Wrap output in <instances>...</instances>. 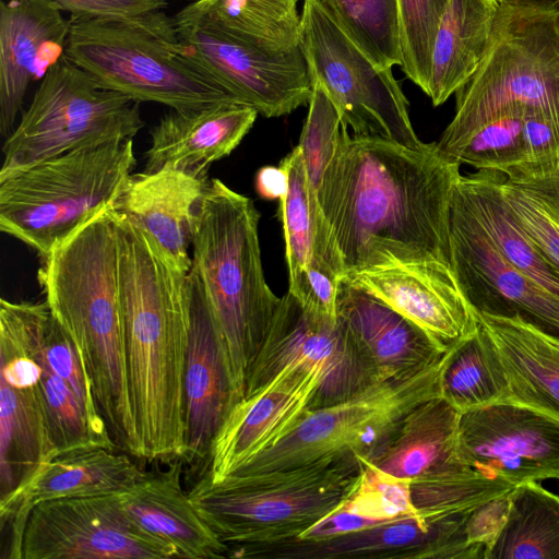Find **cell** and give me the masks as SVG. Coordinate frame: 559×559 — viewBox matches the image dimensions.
<instances>
[{
    "label": "cell",
    "mask_w": 559,
    "mask_h": 559,
    "mask_svg": "<svg viewBox=\"0 0 559 559\" xmlns=\"http://www.w3.org/2000/svg\"><path fill=\"white\" fill-rule=\"evenodd\" d=\"M449 0H397L401 68L408 80L428 92L435 38Z\"/></svg>",
    "instance_id": "obj_43"
},
{
    "label": "cell",
    "mask_w": 559,
    "mask_h": 559,
    "mask_svg": "<svg viewBox=\"0 0 559 559\" xmlns=\"http://www.w3.org/2000/svg\"><path fill=\"white\" fill-rule=\"evenodd\" d=\"M299 47L311 82L322 85L356 135L386 139L423 150L408 100L392 69L378 66L346 33L321 0H302Z\"/></svg>",
    "instance_id": "obj_10"
},
{
    "label": "cell",
    "mask_w": 559,
    "mask_h": 559,
    "mask_svg": "<svg viewBox=\"0 0 559 559\" xmlns=\"http://www.w3.org/2000/svg\"><path fill=\"white\" fill-rule=\"evenodd\" d=\"M514 487L472 469L414 479L411 493L417 513L433 524L465 514Z\"/></svg>",
    "instance_id": "obj_39"
},
{
    "label": "cell",
    "mask_w": 559,
    "mask_h": 559,
    "mask_svg": "<svg viewBox=\"0 0 559 559\" xmlns=\"http://www.w3.org/2000/svg\"><path fill=\"white\" fill-rule=\"evenodd\" d=\"M500 3H516L528 5H543V7H557L559 8V0H498Z\"/></svg>",
    "instance_id": "obj_49"
},
{
    "label": "cell",
    "mask_w": 559,
    "mask_h": 559,
    "mask_svg": "<svg viewBox=\"0 0 559 559\" xmlns=\"http://www.w3.org/2000/svg\"><path fill=\"white\" fill-rule=\"evenodd\" d=\"M174 21L190 60L241 105L265 118H276L309 103L312 85L300 47L267 49L183 9Z\"/></svg>",
    "instance_id": "obj_12"
},
{
    "label": "cell",
    "mask_w": 559,
    "mask_h": 559,
    "mask_svg": "<svg viewBox=\"0 0 559 559\" xmlns=\"http://www.w3.org/2000/svg\"><path fill=\"white\" fill-rule=\"evenodd\" d=\"M301 0H195L185 8L251 44L288 50L299 47Z\"/></svg>",
    "instance_id": "obj_35"
},
{
    "label": "cell",
    "mask_w": 559,
    "mask_h": 559,
    "mask_svg": "<svg viewBox=\"0 0 559 559\" xmlns=\"http://www.w3.org/2000/svg\"><path fill=\"white\" fill-rule=\"evenodd\" d=\"M258 115L254 108L240 104L170 109L151 129L144 171L170 168L209 178L210 166L240 144Z\"/></svg>",
    "instance_id": "obj_25"
},
{
    "label": "cell",
    "mask_w": 559,
    "mask_h": 559,
    "mask_svg": "<svg viewBox=\"0 0 559 559\" xmlns=\"http://www.w3.org/2000/svg\"><path fill=\"white\" fill-rule=\"evenodd\" d=\"M460 166L436 143L415 150L348 133L317 192L345 274L425 260L451 264Z\"/></svg>",
    "instance_id": "obj_1"
},
{
    "label": "cell",
    "mask_w": 559,
    "mask_h": 559,
    "mask_svg": "<svg viewBox=\"0 0 559 559\" xmlns=\"http://www.w3.org/2000/svg\"><path fill=\"white\" fill-rule=\"evenodd\" d=\"M358 459L360 471L355 484L320 522L325 536H340L404 518H421L412 501L409 479Z\"/></svg>",
    "instance_id": "obj_34"
},
{
    "label": "cell",
    "mask_w": 559,
    "mask_h": 559,
    "mask_svg": "<svg viewBox=\"0 0 559 559\" xmlns=\"http://www.w3.org/2000/svg\"><path fill=\"white\" fill-rule=\"evenodd\" d=\"M0 501L22 488L58 454L40 392V364L31 323L0 316Z\"/></svg>",
    "instance_id": "obj_15"
},
{
    "label": "cell",
    "mask_w": 559,
    "mask_h": 559,
    "mask_svg": "<svg viewBox=\"0 0 559 559\" xmlns=\"http://www.w3.org/2000/svg\"><path fill=\"white\" fill-rule=\"evenodd\" d=\"M346 33L380 67L401 66L397 0H321Z\"/></svg>",
    "instance_id": "obj_40"
},
{
    "label": "cell",
    "mask_w": 559,
    "mask_h": 559,
    "mask_svg": "<svg viewBox=\"0 0 559 559\" xmlns=\"http://www.w3.org/2000/svg\"><path fill=\"white\" fill-rule=\"evenodd\" d=\"M343 277L389 305L443 346L449 347L478 329L476 312L451 264L414 261L355 271Z\"/></svg>",
    "instance_id": "obj_19"
},
{
    "label": "cell",
    "mask_w": 559,
    "mask_h": 559,
    "mask_svg": "<svg viewBox=\"0 0 559 559\" xmlns=\"http://www.w3.org/2000/svg\"><path fill=\"white\" fill-rule=\"evenodd\" d=\"M460 450L474 471L513 486L559 479V420L510 399L461 414Z\"/></svg>",
    "instance_id": "obj_16"
},
{
    "label": "cell",
    "mask_w": 559,
    "mask_h": 559,
    "mask_svg": "<svg viewBox=\"0 0 559 559\" xmlns=\"http://www.w3.org/2000/svg\"><path fill=\"white\" fill-rule=\"evenodd\" d=\"M287 189L288 176L281 165L277 167L264 166L258 170L255 190L261 198L280 201L287 193Z\"/></svg>",
    "instance_id": "obj_48"
},
{
    "label": "cell",
    "mask_w": 559,
    "mask_h": 559,
    "mask_svg": "<svg viewBox=\"0 0 559 559\" xmlns=\"http://www.w3.org/2000/svg\"><path fill=\"white\" fill-rule=\"evenodd\" d=\"M523 141L527 160L523 178L546 176L559 169V120L537 111H524Z\"/></svg>",
    "instance_id": "obj_44"
},
{
    "label": "cell",
    "mask_w": 559,
    "mask_h": 559,
    "mask_svg": "<svg viewBox=\"0 0 559 559\" xmlns=\"http://www.w3.org/2000/svg\"><path fill=\"white\" fill-rule=\"evenodd\" d=\"M503 178V174L493 170L461 175L454 194L507 261L559 296V270L533 242L512 214L501 189Z\"/></svg>",
    "instance_id": "obj_31"
},
{
    "label": "cell",
    "mask_w": 559,
    "mask_h": 559,
    "mask_svg": "<svg viewBox=\"0 0 559 559\" xmlns=\"http://www.w3.org/2000/svg\"><path fill=\"white\" fill-rule=\"evenodd\" d=\"M311 85L308 114L298 145L308 179L317 193L348 134V127L322 85L318 82H311Z\"/></svg>",
    "instance_id": "obj_42"
},
{
    "label": "cell",
    "mask_w": 559,
    "mask_h": 559,
    "mask_svg": "<svg viewBox=\"0 0 559 559\" xmlns=\"http://www.w3.org/2000/svg\"><path fill=\"white\" fill-rule=\"evenodd\" d=\"M70 17L134 19L163 11L167 0H53Z\"/></svg>",
    "instance_id": "obj_47"
},
{
    "label": "cell",
    "mask_w": 559,
    "mask_h": 559,
    "mask_svg": "<svg viewBox=\"0 0 559 559\" xmlns=\"http://www.w3.org/2000/svg\"><path fill=\"white\" fill-rule=\"evenodd\" d=\"M440 393L461 414L508 399L503 368L479 324L449 347Z\"/></svg>",
    "instance_id": "obj_36"
},
{
    "label": "cell",
    "mask_w": 559,
    "mask_h": 559,
    "mask_svg": "<svg viewBox=\"0 0 559 559\" xmlns=\"http://www.w3.org/2000/svg\"><path fill=\"white\" fill-rule=\"evenodd\" d=\"M467 513L438 523L404 518L325 538L288 540L230 550L229 557L261 559H457Z\"/></svg>",
    "instance_id": "obj_20"
},
{
    "label": "cell",
    "mask_w": 559,
    "mask_h": 559,
    "mask_svg": "<svg viewBox=\"0 0 559 559\" xmlns=\"http://www.w3.org/2000/svg\"><path fill=\"white\" fill-rule=\"evenodd\" d=\"M509 492L478 506L466 518V542L477 559H486L503 527L510 503Z\"/></svg>",
    "instance_id": "obj_46"
},
{
    "label": "cell",
    "mask_w": 559,
    "mask_h": 559,
    "mask_svg": "<svg viewBox=\"0 0 559 559\" xmlns=\"http://www.w3.org/2000/svg\"><path fill=\"white\" fill-rule=\"evenodd\" d=\"M336 318L378 382L409 379L438 362L450 347L343 276Z\"/></svg>",
    "instance_id": "obj_21"
},
{
    "label": "cell",
    "mask_w": 559,
    "mask_h": 559,
    "mask_svg": "<svg viewBox=\"0 0 559 559\" xmlns=\"http://www.w3.org/2000/svg\"><path fill=\"white\" fill-rule=\"evenodd\" d=\"M70 19L53 0L0 3V133L15 128L29 83L64 55Z\"/></svg>",
    "instance_id": "obj_22"
},
{
    "label": "cell",
    "mask_w": 559,
    "mask_h": 559,
    "mask_svg": "<svg viewBox=\"0 0 559 559\" xmlns=\"http://www.w3.org/2000/svg\"><path fill=\"white\" fill-rule=\"evenodd\" d=\"M136 164L133 139L76 150L0 180V230L44 259L111 205Z\"/></svg>",
    "instance_id": "obj_8"
},
{
    "label": "cell",
    "mask_w": 559,
    "mask_h": 559,
    "mask_svg": "<svg viewBox=\"0 0 559 559\" xmlns=\"http://www.w3.org/2000/svg\"><path fill=\"white\" fill-rule=\"evenodd\" d=\"M500 2L449 0L435 38L427 96L445 103L476 72L488 48Z\"/></svg>",
    "instance_id": "obj_30"
},
{
    "label": "cell",
    "mask_w": 559,
    "mask_h": 559,
    "mask_svg": "<svg viewBox=\"0 0 559 559\" xmlns=\"http://www.w3.org/2000/svg\"><path fill=\"white\" fill-rule=\"evenodd\" d=\"M111 214L136 457L182 460L185 373L191 325L189 272L126 215Z\"/></svg>",
    "instance_id": "obj_2"
},
{
    "label": "cell",
    "mask_w": 559,
    "mask_h": 559,
    "mask_svg": "<svg viewBox=\"0 0 559 559\" xmlns=\"http://www.w3.org/2000/svg\"><path fill=\"white\" fill-rule=\"evenodd\" d=\"M189 283L191 325L185 373L186 444L181 461L192 464L209 459L235 400L212 312L192 269Z\"/></svg>",
    "instance_id": "obj_23"
},
{
    "label": "cell",
    "mask_w": 559,
    "mask_h": 559,
    "mask_svg": "<svg viewBox=\"0 0 559 559\" xmlns=\"http://www.w3.org/2000/svg\"><path fill=\"white\" fill-rule=\"evenodd\" d=\"M475 312L503 368L508 399L559 420V336L521 314Z\"/></svg>",
    "instance_id": "obj_28"
},
{
    "label": "cell",
    "mask_w": 559,
    "mask_h": 559,
    "mask_svg": "<svg viewBox=\"0 0 559 559\" xmlns=\"http://www.w3.org/2000/svg\"><path fill=\"white\" fill-rule=\"evenodd\" d=\"M145 472L128 455L96 448L59 453L41 464L32 478L4 501H0L2 526L9 523L8 558L21 559L22 539L32 509L40 502L121 493Z\"/></svg>",
    "instance_id": "obj_24"
},
{
    "label": "cell",
    "mask_w": 559,
    "mask_h": 559,
    "mask_svg": "<svg viewBox=\"0 0 559 559\" xmlns=\"http://www.w3.org/2000/svg\"><path fill=\"white\" fill-rule=\"evenodd\" d=\"M111 205L94 214L41 259L38 282L50 312L76 348L116 444L136 456Z\"/></svg>",
    "instance_id": "obj_3"
},
{
    "label": "cell",
    "mask_w": 559,
    "mask_h": 559,
    "mask_svg": "<svg viewBox=\"0 0 559 559\" xmlns=\"http://www.w3.org/2000/svg\"><path fill=\"white\" fill-rule=\"evenodd\" d=\"M523 115L516 110L493 117L440 153L459 165L499 171L507 179L523 178L527 170Z\"/></svg>",
    "instance_id": "obj_38"
},
{
    "label": "cell",
    "mask_w": 559,
    "mask_h": 559,
    "mask_svg": "<svg viewBox=\"0 0 559 559\" xmlns=\"http://www.w3.org/2000/svg\"><path fill=\"white\" fill-rule=\"evenodd\" d=\"M360 471L356 454L292 468L229 475L212 483L206 475L189 492L199 514L229 550L298 537L349 492Z\"/></svg>",
    "instance_id": "obj_6"
},
{
    "label": "cell",
    "mask_w": 559,
    "mask_h": 559,
    "mask_svg": "<svg viewBox=\"0 0 559 559\" xmlns=\"http://www.w3.org/2000/svg\"><path fill=\"white\" fill-rule=\"evenodd\" d=\"M179 558L164 539L138 524L120 493L48 500L26 521L21 559Z\"/></svg>",
    "instance_id": "obj_14"
},
{
    "label": "cell",
    "mask_w": 559,
    "mask_h": 559,
    "mask_svg": "<svg viewBox=\"0 0 559 559\" xmlns=\"http://www.w3.org/2000/svg\"><path fill=\"white\" fill-rule=\"evenodd\" d=\"M295 368L321 379L310 412L347 401L379 383L337 319L307 310L287 292L249 369L243 396Z\"/></svg>",
    "instance_id": "obj_13"
},
{
    "label": "cell",
    "mask_w": 559,
    "mask_h": 559,
    "mask_svg": "<svg viewBox=\"0 0 559 559\" xmlns=\"http://www.w3.org/2000/svg\"><path fill=\"white\" fill-rule=\"evenodd\" d=\"M210 180L170 168L131 174L112 209L147 230L189 272L195 217Z\"/></svg>",
    "instance_id": "obj_26"
},
{
    "label": "cell",
    "mask_w": 559,
    "mask_h": 559,
    "mask_svg": "<svg viewBox=\"0 0 559 559\" xmlns=\"http://www.w3.org/2000/svg\"><path fill=\"white\" fill-rule=\"evenodd\" d=\"M143 126L140 103L103 87L62 55L7 136L0 180L69 152L133 139Z\"/></svg>",
    "instance_id": "obj_9"
},
{
    "label": "cell",
    "mask_w": 559,
    "mask_h": 559,
    "mask_svg": "<svg viewBox=\"0 0 559 559\" xmlns=\"http://www.w3.org/2000/svg\"><path fill=\"white\" fill-rule=\"evenodd\" d=\"M321 379L295 368L234 405L209 456L206 477L217 483L286 438L311 411Z\"/></svg>",
    "instance_id": "obj_18"
},
{
    "label": "cell",
    "mask_w": 559,
    "mask_h": 559,
    "mask_svg": "<svg viewBox=\"0 0 559 559\" xmlns=\"http://www.w3.org/2000/svg\"><path fill=\"white\" fill-rule=\"evenodd\" d=\"M461 413L442 396L409 409L366 456L380 469L411 481L420 477L472 471L460 450Z\"/></svg>",
    "instance_id": "obj_27"
},
{
    "label": "cell",
    "mask_w": 559,
    "mask_h": 559,
    "mask_svg": "<svg viewBox=\"0 0 559 559\" xmlns=\"http://www.w3.org/2000/svg\"><path fill=\"white\" fill-rule=\"evenodd\" d=\"M533 110L559 120V8L500 3L486 53L455 93L439 152L499 115Z\"/></svg>",
    "instance_id": "obj_7"
},
{
    "label": "cell",
    "mask_w": 559,
    "mask_h": 559,
    "mask_svg": "<svg viewBox=\"0 0 559 559\" xmlns=\"http://www.w3.org/2000/svg\"><path fill=\"white\" fill-rule=\"evenodd\" d=\"M253 201L211 179L192 238V266L203 287L224 353L235 404L281 300L269 287Z\"/></svg>",
    "instance_id": "obj_4"
},
{
    "label": "cell",
    "mask_w": 559,
    "mask_h": 559,
    "mask_svg": "<svg viewBox=\"0 0 559 559\" xmlns=\"http://www.w3.org/2000/svg\"><path fill=\"white\" fill-rule=\"evenodd\" d=\"M180 460L166 471L144 473L120 493L129 515L144 530L169 543L179 558L216 559L229 556L223 543L193 506L181 486Z\"/></svg>",
    "instance_id": "obj_29"
},
{
    "label": "cell",
    "mask_w": 559,
    "mask_h": 559,
    "mask_svg": "<svg viewBox=\"0 0 559 559\" xmlns=\"http://www.w3.org/2000/svg\"><path fill=\"white\" fill-rule=\"evenodd\" d=\"M450 259L468 302L478 312L514 316L559 336V296L515 269L454 194Z\"/></svg>",
    "instance_id": "obj_17"
},
{
    "label": "cell",
    "mask_w": 559,
    "mask_h": 559,
    "mask_svg": "<svg viewBox=\"0 0 559 559\" xmlns=\"http://www.w3.org/2000/svg\"><path fill=\"white\" fill-rule=\"evenodd\" d=\"M280 165L288 176V189L280 200L278 215L283 226L289 281L301 274L311 262L328 264L344 276L345 269L337 246L308 179L299 145Z\"/></svg>",
    "instance_id": "obj_32"
},
{
    "label": "cell",
    "mask_w": 559,
    "mask_h": 559,
    "mask_svg": "<svg viewBox=\"0 0 559 559\" xmlns=\"http://www.w3.org/2000/svg\"><path fill=\"white\" fill-rule=\"evenodd\" d=\"M445 358L447 353L409 379L379 382L347 401L308 412L278 444L230 475L286 469L349 454L366 456L415 405L441 396Z\"/></svg>",
    "instance_id": "obj_11"
},
{
    "label": "cell",
    "mask_w": 559,
    "mask_h": 559,
    "mask_svg": "<svg viewBox=\"0 0 559 559\" xmlns=\"http://www.w3.org/2000/svg\"><path fill=\"white\" fill-rule=\"evenodd\" d=\"M518 223L559 270V169L554 174L501 183Z\"/></svg>",
    "instance_id": "obj_41"
},
{
    "label": "cell",
    "mask_w": 559,
    "mask_h": 559,
    "mask_svg": "<svg viewBox=\"0 0 559 559\" xmlns=\"http://www.w3.org/2000/svg\"><path fill=\"white\" fill-rule=\"evenodd\" d=\"M64 55L103 87L170 109L240 104L182 49L174 17H70ZM241 105V104H240Z\"/></svg>",
    "instance_id": "obj_5"
},
{
    "label": "cell",
    "mask_w": 559,
    "mask_h": 559,
    "mask_svg": "<svg viewBox=\"0 0 559 559\" xmlns=\"http://www.w3.org/2000/svg\"><path fill=\"white\" fill-rule=\"evenodd\" d=\"M506 522L486 559H559V496L538 481L509 492Z\"/></svg>",
    "instance_id": "obj_33"
},
{
    "label": "cell",
    "mask_w": 559,
    "mask_h": 559,
    "mask_svg": "<svg viewBox=\"0 0 559 559\" xmlns=\"http://www.w3.org/2000/svg\"><path fill=\"white\" fill-rule=\"evenodd\" d=\"M340 278L329 265L311 262L301 274L289 281L288 292L307 310L336 320Z\"/></svg>",
    "instance_id": "obj_45"
},
{
    "label": "cell",
    "mask_w": 559,
    "mask_h": 559,
    "mask_svg": "<svg viewBox=\"0 0 559 559\" xmlns=\"http://www.w3.org/2000/svg\"><path fill=\"white\" fill-rule=\"evenodd\" d=\"M27 305L36 356L40 364V392L58 454L96 448L115 450L117 444L111 435L103 433L92 425L71 388L44 359L41 329L48 310L46 301H27Z\"/></svg>",
    "instance_id": "obj_37"
}]
</instances>
